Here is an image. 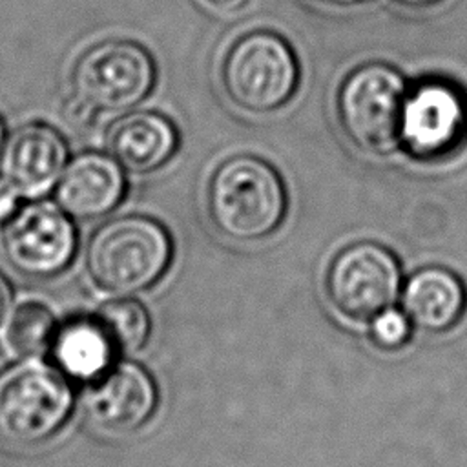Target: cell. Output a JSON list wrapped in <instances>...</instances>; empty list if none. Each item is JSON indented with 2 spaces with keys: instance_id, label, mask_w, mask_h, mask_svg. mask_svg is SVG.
Returning <instances> with one entry per match:
<instances>
[{
  "instance_id": "6da1fadb",
  "label": "cell",
  "mask_w": 467,
  "mask_h": 467,
  "mask_svg": "<svg viewBox=\"0 0 467 467\" xmlns=\"http://www.w3.org/2000/svg\"><path fill=\"white\" fill-rule=\"evenodd\" d=\"M212 224L228 239L252 243L274 234L286 213V190L263 159L235 155L223 161L206 188Z\"/></svg>"
},
{
  "instance_id": "7a4b0ae2",
  "label": "cell",
  "mask_w": 467,
  "mask_h": 467,
  "mask_svg": "<svg viewBox=\"0 0 467 467\" xmlns=\"http://www.w3.org/2000/svg\"><path fill=\"white\" fill-rule=\"evenodd\" d=\"M171 239L155 219L126 215L102 224L88 246L93 281L115 294H135L155 285L171 261Z\"/></svg>"
},
{
  "instance_id": "3957f363",
  "label": "cell",
  "mask_w": 467,
  "mask_h": 467,
  "mask_svg": "<svg viewBox=\"0 0 467 467\" xmlns=\"http://www.w3.org/2000/svg\"><path fill=\"white\" fill-rule=\"evenodd\" d=\"M153 84L151 55L140 44L120 38L91 46L71 73L73 99L91 117L128 113L150 95Z\"/></svg>"
},
{
  "instance_id": "277c9868",
  "label": "cell",
  "mask_w": 467,
  "mask_h": 467,
  "mask_svg": "<svg viewBox=\"0 0 467 467\" xmlns=\"http://www.w3.org/2000/svg\"><path fill=\"white\" fill-rule=\"evenodd\" d=\"M228 99L250 113L283 108L299 84V62L290 44L274 31H250L235 38L221 66Z\"/></svg>"
},
{
  "instance_id": "5b68a950",
  "label": "cell",
  "mask_w": 467,
  "mask_h": 467,
  "mask_svg": "<svg viewBox=\"0 0 467 467\" xmlns=\"http://www.w3.org/2000/svg\"><path fill=\"white\" fill-rule=\"evenodd\" d=\"M407 82L383 62L354 67L339 84L336 108L343 133L359 150L374 155L400 146V122Z\"/></svg>"
},
{
  "instance_id": "8992f818",
  "label": "cell",
  "mask_w": 467,
  "mask_h": 467,
  "mask_svg": "<svg viewBox=\"0 0 467 467\" xmlns=\"http://www.w3.org/2000/svg\"><path fill=\"white\" fill-rule=\"evenodd\" d=\"M66 372L40 361H22L0 372V434L33 445L53 436L73 409Z\"/></svg>"
},
{
  "instance_id": "52a82bcc",
  "label": "cell",
  "mask_w": 467,
  "mask_h": 467,
  "mask_svg": "<svg viewBox=\"0 0 467 467\" xmlns=\"http://www.w3.org/2000/svg\"><path fill=\"white\" fill-rule=\"evenodd\" d=\"M401 286L396 255L370 241L341 248L328 265L325 288L334 308L356 321H370L390 308Z\"/></svg>"
},
{
  "instance_id": "ba28073f",
  "label": "cell",
  "mask_w": 467,
  "mask_h": 467,
  "mask_svg": "<svg viewBox=\"0 0 467 467\" xmlns=\"http://www.w3.org/2000/svg\"><path fill=\"white\" fill-rule=\"evenodd\" d=\"M467 135V97L443 78H423L407 95L400 122V146L418 159H438Z\"/></svg>"
},
{
  "instance_id": "9c48e42d",
  "label": "cell",
  "mask_w": 467,
  "mask_h": 467,
  "mask_svg": "<svg viewBox=\"0 0 467 467\" xmlns=\"http://www.w3.org/2000/svg\"><path fill=\"white\" fill-rule=\"evenodd\" d=\"M4 248L16 270L47 277L62 272L73 259L77 232L62 208L51 202H31L7 223Z\"/></svg>"
},
{
  "instance_id": "30bf717a",
  "label": "cell",
  "mask_w": 467,
  "mask_h": 467,
  "mask_svg": "<svg viewBox=\"0 0 467 467\" xmlns=\"http://www.w3.org/2000/svg\"><path fill=\"white\" fill-rule=\"evenodd\" d=\"M84 405L100 429L133 432L153 416L157 387L144 367L122 361L109 365L93 379L84 394Z\"/></svg>"
},
{
  "instance_id": "8fae6325",
  "label": "cell",
  "mask_w": 467,
  "mask_h": 467,
  "mask_svg": "<svg viewBox=\"0 0 467 467\" xmlns=\"http://www.w3.org/2000/svg\"><path fill=\"white\" fill-rule=\"evenodd\" d=\"M67 161V148L58 131L46 124L18 128L2 148V177L18 193L38 197L60 179Z\"/></svg>"
},
{
  "instance_id": "7c38bea8",
  "label": "cell",
  "mask_w": 467,
  "mask_h": 467,
  "mask_svg": "<svg viewBox=\"0 0 467 467\" xmlns=\"http://www.w3.org/2000/svg\"><path fill=\"white\" fill-rule=\"evenodd\" d=\"M124 193V168L111 155L86 151L64 168L55 197L67 215L97 219L117 208Z\"/></svg>"
},
{
  "instance_id": "4fadbf2b",
  "label": "cell",
  "mask_w": 467,
  "mask_h": 467,
  "mask_svg": "<svg viewBox=\"0 0 467 467\" xmlns=\"http://www.w3.org/2000/svg\"><path fill=\"white\" fill-rule=\"evenodd\" d=\"M401 306L414 328L441 334L462 319L467 308V290L454 272L443 266H425L405 283Z\"/></svg>"
},
{
  "instance_id": "5bb4252c",
  "label": "cell",
  "mask_w": 467,
  "mask_h": 467,
  "mask_svg": "<svg viewBox=\"0 0 467 467\" xmlns=\"http://www.w3.org/2000/svg\"><path fill=\"white\" fill-rule=\"evenodd\" d=\"M179 146L173 122L157 111H133L111 128L108 148L111 157L133 173H148L164 166Z\"/></svg>"
},
{
  "instance_id": "9a60e30c",
  "label": "cell",
  "mask_w": 467,
  "mask_h": 467,
  "mask_svg": "<svg viewBox=\"0 0 467 467\" xmlns=\"http://www.w3.org/2000/svg\"><path fill=\"white\" fill-rule=\"evenodd\" d=\"M53 356L60 368L75 378L95 379L117 354L100 325L91 319L66 323L53 337Z\"/></svg>"
},
{
  "instance_id": "2e32d148",
  "label": "cell",
  "mask_w": 467,
  "mask_h": 467,
  "mask_svg": "<svg viewBox=\"0 0 467 467\" xmlns=\"http://www.w3.org/2000/svg\"><path fill=\"white\" fill-rule=\"evenodd\" d=\"M93 317L106 332L115 352L142 348L151 330L148 310L131 297H115L102 303Z\"/></svg>"
},
{
  "instance_id": "e0dca14e",
  "label": "cell",
  "mask_w": 467,
  "mask_h": 467,
  "mask_svg": "<svg viewBox=\"0 0 467 467\" xmlns=\"http://www.w3.org/2000/svg\"><path fill=\"white\" fill-rule=\"evenodd\" d=\"M55 317L42 303H22L18 305L5 328L9 347L22 356L42 354L55 337Z\"/></svg>"
},
{
  "instance_id": "ac0fdd59",
  "label": "cell",
  "mask_w": 467,
  "mask_h": 467,
  "mask_svg": "<svg viewBox=\"0 0 467 467\" xmlns=\"http://www.w3.org/2000/svg\"><path fill=\"white\" fill-rule=\"evenodd\" d=\"M410 327L405 312L390 306L370 319V337L383 350H396L409 341Z\"/></svg>"
},
{
  "instance_id": "d6986e66",
  "label": "cell",
  "mask_w": 467,
  "mask_h": 467,
  "mask_svg": "<svg viewBox=\"0 0 467 467\" xmlns=\"http://www.w3.org/2000/svg\"><path fill=\"white\" fill-rule=\"evenodd\" d=\"M16 199L18 192L13 184H9L4 177H0V221L13 215L16 210Z\"/></svg>"
},
{
  "instance_id": "ffe728a7",
  "label": "cell",
  "mask_w": 467,
  "mask_h": 467,
  "mask_svg": "<svg viewBox=\"0 0 467 467\" xmlns=\"http://www.w3.org/2000/svg\"><path fill=\"white\" fill-rule=\"evenodd\" d=\"M204 9L213 13H235L239 11L248 0H197Z\"/></svg>"
},
{
  "instance_id": "44dd1931",
  "label": "cell",
  "mask_w": 467,
  "mask_h": 467,
  "mask_svg": "<svg viewBox=\"0 0 467 467\" xmlns=\"http://www.w3.org/2000/svg\"><path fill=\"white\" fill-rule=\"evenodd\" d=\"M11 306V286L4 275H0V321L5 317Z\"/></svg>"
},
{
  "instance_id": "7402d4cb",
  "label": "cell",
  "mask_w": 467,
  "mask_h": 467,
  "mask_svg": "<svg viewBox=\"0 0 467 467\" xmlns=\"http://www.w3.org/2000/svg\"><path fill=\"white\" fill-rule=\"evenodd\" d=\"M328 5H339V7H350V5H358V4H365L368 0H317Z\"/></svg>"
},
{
  "instance_id": "603a6c76",
  "label": "cell",
  "mask_w": 467,
  "mask_h": 467,
  "mask_svg": "<svg viewBox=\"0 0 467 467\" xmlns=\"http://www.w3.org/2000/svg\"><path fill=\"white\" fill-rule=\"evenodd\" d=\"M396 2H400L401 5H407V7H425V5H431L438 0H396Z\"/></svg>"
},
{
  "instance_id": "cb8c5ba5",
  "label": "cell",
  "mask_w": 467,
  "mask_h": 467,
  "mask_svg": "<svg viewBox=\"0 0 467 467\" xmlns=\"http://www.w3.org/2000/svg\"><path fill=\"white\" fill-rule=\"evenodd\" d=\"M4 146V124H2V119H0V150Z\"/></svg>"
}]
</instances>
